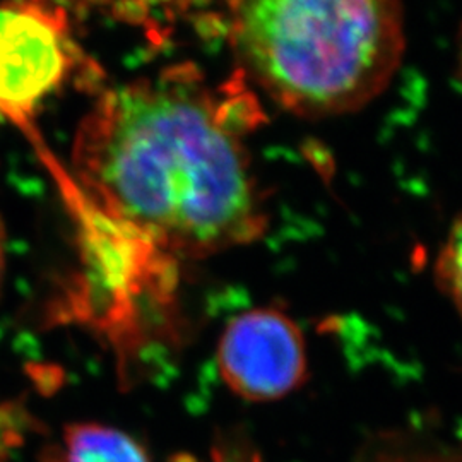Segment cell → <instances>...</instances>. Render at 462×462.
<instances>
[{
  "instance_id": "cell-6",
  "label": "cell",
  "mask_w": 462,
  "mask_h": 462,
  "mask_svg": "<svg viewBox=\"0 0 462 462\" xmlns=\"http://www.w3.org/2000/svg\"><path fill=\"white\" fill-rule=\"evenodd\" d=\"M437 280L462 315V216L448 233L437 261Z\"/></svg>"
},
{
  "instance_id": "cell-3",
  "label": "cell",
  "mask_w": 462,
  "mask_h": 462,
  "mask_svg": "<svg viewBox=\"0 0 462 462\" xmlns=\"http://www.w3.org/2000/svg\"><path fill=\"white\" fill-rule=\"evenodd\" d=\"M76 64L64 11L49 0L0 4V116L34 133L38 106L66 83Z\"/></svg>"
},
{
  "instance_id": "cell-1",
  "label": "cell",
  "mask_w": 462,
  "mask_h": 462,
  "mask_svg": "<svg viewBox=\"0 0 462 462\" xmlns=\"http://www.w3.org/2000/svg\"><path fill=\"white\" fill-rule=\"evenodd\" d=\"M185 74L106 91L76 134L89 202L144 248L202 259L263 235L242 120Z\"/></svg>"
},
{
  "instance_id": "cell-8",
  "label": "cell",
  "mask_w": 462,
  "mask_h": 462,
  "mask_svg": "<svg viewBox=\"0 0 462 462\" xmlns=\"http://www.w3.org/2000/svg\"><path fill=\"white\" fill-rule=\"evenodd\" d=\"M457 62H459V79L462 84V24L461 32H459V50H457Z\"/></svg>"
},
{
  "instance_id": "cell-5",
  "label": "cell",
  "mask_w": 462,
  "mask_h": 462,
  "mask_svg": "<svg viewBox=\"0 0 462 462\" xmlns=\"http://www.w3.org/2000/svg\"><path fill=\"white\" fill-rule=\"evenodd\" d=\"M60 462H149V457L125 431L81 423L66 430Z\"/></svg>"
},
{
  "instance_id": "cell-4",
  "label": "cell",
  "mask_w": 462,
  "mask_h": 462,
  "mask_svg": "<svg viewBox=\"0 0 462 462\" xmlns=\"http://www.w3.org/2000/svg\"><path fill=\"white\" fill-rule=\"evenodd\" d=\"M221 377L236 396L252 402L278 401L309 375L305 339L278 309H254L231 319L217 345Z\"/></svg>"
},
{
  "instance_id": "cell-7",
  "label": "cell",
  "mask_w": 462,
  "mask_h": 462,
  "mask_svg": "<svg viewBox=\"0 0 462 462\" xmlns=\"http://www.w3.org/2000/svg\"><path fill=\"white\" fill-rule=\"evenodd\" d=\"M4 274H5V231L0 219V290L4 282Z\"/></svg>"
},
{
  "instance_id": "cell-2",
  "label": "cell",
  "mask_w": 462,
  "mask_h": 462,
  "mask_svg": "<svg viewBox=\"0 0 462 462\" xmlns=\"http://www.w3.org/2000/svg\"><path fill=\"white\" fill-rule=\"evenodd\" d=\"M230 30L254 83L307 118L377 98L406 47L401 0H233Z\"/></svg>"
}]
</instances>
